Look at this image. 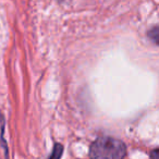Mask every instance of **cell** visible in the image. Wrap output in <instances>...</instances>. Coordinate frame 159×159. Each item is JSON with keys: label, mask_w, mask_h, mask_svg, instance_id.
<instances>
[{"label": "cell", "mask_w": 159, "mask_h": 159, "mask_svg": "<svg viewBox=\"0 0 159 159\" xmlns=\"http://www.w3.org/2000/svg\"><path fill=\"white\" fill-rule=\"evenodd\" d=\"M126 147L123 142L110 136H102L93 142L89 148L91 159H123Z\"/></svg>", "instance_id": "cell-1"}, {"label": "cell", "mask_w": 159, "mask_h": 159, "mask_svg": "<svg viewBox=\"0 0 159 159\" xmlns=\"http://www.w3.org/2000/svg\"><path fill=\"white\" fill-rule=\"evenodd\" d=\"M62 152H63V146L59 143H56L48 159H60L62 156Z\"/></svg>", "instance_id": "cell-2"}, {"label": "cell", "mask_w": 159, "mask_h": 159, "mask_svg": "<svg viewBox=\"0 0 159 159\" xmlns=\"http://www.w3.org/2000/svg\"><path fill=\"white\" fill-rule=\"evenodd\" d=\"M147 35L152 43H155L156 45H159V25L152 27V29L148 31Z\"/></svg>", "instance_id": "cell-3"}, {"label": "cell", "mask_w": 159, "mask_h": 159, "mask_svg": "<svg viewBox=\"0 0 159 159\" xmlns=\"http://www.w3.org/2000/svg\"><path fill=\"white\" fill-rule=\"evenodd\" d=\"M150 158L152 159H159V148L154 149L150 152Z\"/></svg>", "instance_id": "cell-4"}]
</instances>
